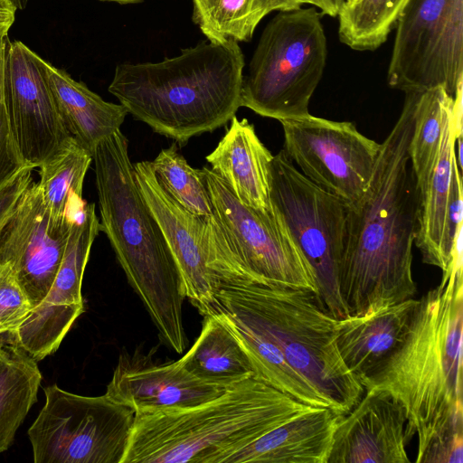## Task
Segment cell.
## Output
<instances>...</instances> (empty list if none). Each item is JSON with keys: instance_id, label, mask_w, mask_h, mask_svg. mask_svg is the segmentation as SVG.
I'll return each instance as SVG.
<instances>
[{"instance_id": "38", "label": "cell", "mask_w": 463, "mask_h": 463, "mask_svg": "<svg viewBox=\"0 0 463 463\" xmlns=\"http://www.w3.org/2000/svg\"><path fill=\"white\" fill-rule=\"evenodd\" d=\"M332 4L335 5V7L338 10H340L342 5L344 4L345 0H330Z\"/></svg>"}, {"instance_id": "6", "label": "cell", "mask_w": 463, "mask_h": 463, "mask_svg": "<svg viewBox=\"0 0 463 463\" xmlns=\"http://www.w3.org/2000/svg\"><path fill=\"white\" fill-rule=\"evenodd\" d=\"M216 312L264 335L337 414L347 413L361 399L364 389L337 349V319L322 309L313 292L252 282L222 283Z\"/></svg>"}, {"instance_id": "28", "label": "cell", "mask_w": 463, "mask_h": 463, "mask_svg": "<svg viewBox=\"0 0 463 463\" xmlns=\"http://www.w3.org/2000/svg\"><path fill=\"white\" fill-rule=\"evenodd\" d=\"M410 0H350L339 12V40L355 51H374L384 43Z\"/></svg>"}, {"instance_id": "39", "label": "cell", "mask_w": 463, "mask_h": 463, "mask_svg": "<svg viewBox=\"0 0 463 463\" xmlns=\"http://www.w3.org/2000/svg\"><path fill=\"white\" fill-rule=\"evenodd\" d=\"M345 1H350V0H345Z\"/></svg>"}, {"instance_id": "10", "label": "cell", "mask_w": 463, "mask_h": 463, "mask_svg": "<svg viewBox=\"0 0 463 463\" xmlns=\"http://www.w3.org/2000/svg\"><path fill=\"white\" fill-rule=\"evenodd\" d=\"M28 430L35 463H121L135 412L106 394L83 396L57 384Z\"/></svg>"}, {"instance_id": "33", "label": "cell", "mask_w": 463, "mask_h": 463, "mask_svg": "<svg viewBox=\"0 0 463 463\" xmlns=\"http://www.w3.org/2000/svg\"><path fill=\"white\" fill-rule=\"evenodd\" d=\"M33 169L31 165L24 166L0 189V234L14 213L21 196L33 182Z\"/></svg>"}, {"instance_id": "24", "label": "cell", "mask_w": 463, "mask_h": 463, "mask_svg": "<svg viewBox=\"0 0 463 463\" xmlns=\"http://www.w3.org/2000/svg\"><path fill=\"white\" fill-rule=\"evenodd\" d=\"M199 336L178 359L194 377L230 387L255 376L250 361L228 325L214 313L203 316Z\"/></svg>"}, {"instance_id": "5", "label": "cell", "mask_w": 463, "mask_h": 463, "mask_svg": "<svg viewBox=\"0 0 463 463\" xmlns=\"http://www.w3.org/2000/svg\"><path fill=\"white\" fill-rule=\"evenodd\" d=\"M311 408L251 376L196 406L135 415L121 463H226Z\"/></svg>"}, {"instance_id": "20", "label": "cell", "mask_w": 463, "mask_h": 463, "mask_svg": "<svg viewBox=\"0 0 463 463\" xmlns=\"http://www.w3.org/2000/svg\"><path fill=\"white\" fill-rule=\"evenodd\" d=\"M340 416L329 408L313 407L237 451L226 463H327Z\"/></svg>"}, {"instance_id": "22", "label": "cell", "mask_w": 463, "mask_h": 463, "mask_svg": "<svg viewBox=\"0 0 463 463\" xmlns=\"http://www.w3.org/2000/svg\"><path fill=\"white\" fill-rule=\"evenodd\" d=\"M63 123L71 137L91 154L105 137L120 128L128 114L121 104L104 100L65 71L43 61Z\"/></svg>"}, {"instance_id": "12", "label": "cell", "mask_w": 463, "mask_h": 463, "mask_svg": "<svg viewBox=\"0 0 463 463\" xmlns=\"http://www.w3.org/2000/svg\"><path fill=\"white\" fill-rule=\"evenodd\" d=\"M201 172L213 213L232 241L245 282L316 294L313 271L278 211L272 205L260 211L242 203L211 168L203 167Z\"/></svg>"}, {"instance_id": "31", "label": "cell", "mask_w": 463, "mask_h": 463, "mask_svg": "<svg viewBox=\"0 0 463 463\" xmlns=\"http://www.w3.org/2000/svg\"><path fill=\"white\" fill-rule=\"evenodd\" d=\"M8 37L0 38V189L22 168L24 161L10 122L5 98V52Z\"/></svg>"}, {"instance_id": "13", "label": "cell", "mask_w": 463, "mask_h": 463, "mask_svg": "<svg viewBox=\"0 0 463 463\" xmlns=\"http://www.w3.org/2000/svg\"><path fill=\"white\" fill-rule=\"evenodd\" d=\"M283 151L307 179L345 206L367 188L381 144L368 138L349 121L311 114L279 120Z\"/></svg>"}, {"instance_id": "17", "label": "cell", "mask_w": 463, "mask_h": 463, "mask_svg": "<svg viewBox=\"0 0 463 463\" xmlns=\"http://www.w3.org/2000/svg\"><path fill=\"white\" fill-rule=\"evenodd\" d=\"M364 396L336 424L327 463H409L402 404L389 392L365 389Z\"/></svg>"}, {"instance_id": "1", "label": "cell", "mask_w": 463, "mask_h": 463, "mask_svg": "<svg viewBox=\"0 0 463 463\" xmlns=\"http://www.w3.org/2000/svg\"><path fill=\"white\" fill-rule=\"evenodd\" d=\"M418 92L381 143L364 194L346 206L339 289L348 317L414 298L412 274L420 192L409 156Z\"/></svg>"}, {"instance_id": "30", "label": "cell", "mask_w": 463, "mask_h": 463, "mask_svg": "<svg viewBox=\"0 0 463 463\" xmlns=\"http://www.w3.org/2000/svg\"><path fill=\"white\" fill-rule=\"evenodd\" d=\"M252 3L253 0H193V18L208 41L246 42L256 28L251 17Z\"/></svg>"}, {"instance_id": "34", "label": "cell", "mask_w": 463, "mask_h": 463, "mask_svg": "<svg viewBox=\"0 0 463 463\" xmlns=\"http://www.w3.org/2000/svg\"><path fill=\"white\" fill-rule=\"evenodd\" d=\"M311 5L320 9L321 14L335 17L338 10L330 0H253L251 17L257 27L261 19L273 11L286 12L301 7L302 5Z\"/></svg>"}, {"instance_id": "2", "label": "cell", "mask_w": 463, "mask_h": 463, "mask_svg": "<svg viewBox=\"0 0 463 463\" xmlns=\"http://www.w3.org/2000/svg\"><path fill=\"white\" fill-rule=\"evenodd\" d=\"M462 243L457 242L439 284L418 299L392 352L360 382L389 392L417 435L415 462L435 439L463 433Z\"/></svg>"}, {"instance_id": "16", "label": "cell", "mask_w": 463, "mask_h": 463, "mask_svg": "<svg viewBox=\"0 0 463 463\" xmlns=\"http://www.w3.org/2000/svg\"><path fill=\"white\" fill-rule=\"evenodd\" d=\"M75 219L53 218L33 182L0 234V264L12 266L33 309L54 280Z\"/></svg>"}, {"instance_id": "37", "label": "cell", "mask_w": 463, "mask_h": 463, "mask_svg": "<svg viewBox=\"0 0 463 463\" xmlns=\"http://www.w3.org/2000/svg\"><path fill=\"white\" fill-rule=\"evenodd\" d=\"M99 1L117 2L118 4H135V3H139L143 0H99Z\"/></svg>"}, {"instance_id": "23", "label": "cell", "mask_w": 463, "mask_h": 463, "mask_svg": "<svg viewBox=\"0 0 463 463\" xmlns=\"http://www.w3.org/2000/svg\"><path fill=\"white\" fill-rule=\"evenodd\" d=\"M451 110L452 106L446 115L437 164L425 187L420 191L414 241L421 253L423 262L438 267L442 271L446 269L450 260L445 246V227L456 159Z\"/></svg>"}, {"instance_id": "15", "label": "cell", "mask_w": 463, "mask_h": 463, "mask_svg": "<svg viewBox=\"0 0 463 463\" xmlns=\"http://www.w3.org/2000/svg\"><path fill=\"white\" fill-rule=\"evenodd\" d=\"M99 232L95 204L86 203L83 213L71 225L61 263L46 297L15 332L5 334L37 362L59 348L84 312L82 279L91 246Z\"/></svg>"}, {"instance_id": "4", "label": "cell", "mask_w": 463, "mask_h": 463, "mask_svg": "<svg viewBox=\"0 0 463 463\" xmlns=\"http://www.w3.org/2000/svg\"><path fill=\"white\" fill-rule=\"evenodd\" d=\"M99 226L129 285L157 328L160 339L177 354L188 345L183 317L185 298L180 270L165 236L146 203L120 128L92 153Z\"/></svg>"}, {"instance_id": "7", "label": "cell", "mask_w": 463, "mask_h": 463, "mask_svg": "<svg viewBox=\"0 0 463 463\" xmlns=\"http://www.w3.org/2000/svg\"><path fill=\"white\" fill-rule=\"evenodd\" d=\"M327 57L316 7L279 12L263 30L243 75L241 107L277 120L309 115Z\"/></svg>"}, {"instance_id": "35", "label": "cell", "mask_w": 463, "mask_h": 463, "mask_svg": "<svg viewBox=\"0 0 463 463\" xmlns=\"http://www.w3.org/2000/svg\"><path fill=\"white\" fill-rule=\"evenodd\" d=\"M16 10L11 0H0V38L7 36L15 21Z\"/></svg>"}, {"instance_id": "36", "label": "cell", "mask_w": 463, "mask_h": 463, "mask_svg": "<svg viewBox=\"0 0 463 463\" xmlns=\"http://www.w3.org/2000/svg\"><path fill=\"white\" fill-rule=\"evenodd\" d=\"M17 10H24L28 3V0H11Z\"/></svg>"}, {"instance_id": "9", "label": "cell", "mask_w": 463, "mask_h": 463, "mask_svg": "<svg viewBox=\"0 0 463 463\" xmlns=\"http://www.w3.org/2000/svg\"><path fill=\"white\" fill-rule=\"evenodd\" d=\"M140 193L156 220L180 270L185 298L203 315L212 314L222 283L245 282L232 241L213 213L199 216L169 196L150 161L134 165Z\"/></svg>"}, {"instance_id": "8", "label": "cell", "mask_w": 463, "mask_h": 463, "mask_svg": "<svg viewBox=\"0 0 463 463\" xmlns=\"http://www.w3.org/2000/svg\"><path fill=\"white\" fill-rule=\"evenodd\" d=\"M269 200L309 264L317 304L335 319L348 317L339 289L346 206L307 179L285 152L273 156Z\"/></svg>"}, {"instance_id": "26", "label": "cell", "mask_w": 463, "mask_h": 463, "mask_svg": "<svg viewBox=\"0 0 463 463\" xmlns=\"http://www.w3.org/2000/svg\"><path fill=\"white\" fill-rule=\"evenodd\" d=\"M91 162L92 154L73 140L39 167L38 184L53 218L71 217L68 215L71 209L86 203L82 199V188Z\"/></svg>"}, {"instance_id": "18", "label": "cell", "mask_w": 463, "mask_h": 463, "mask_svg": "<svg viewBox=\"0 0 463 463\" xmlns=\"http://www.w3.org/2000/svg\"><path fill=\"white\" fill-rule=\"evenodd\" d=\"M228 388L194 377L178 360L155 364L142 354H123L105 394L139 415L194 407Z\"/></svg>"}, {"instance_id": "3", "label": "cell", "mask_w": 463, "mask_h": 463, "mask_svg": "<svg viewBox=\"0 0 463 463\" xmlns=\"http://www.w3.org/2000/svg\"><path fill=\"white\" fill-rule=\"evenodd\" d=\"M244 65L238 42L207 40L158 62L118 64L108 90L136 119L184 146L236 115Z\"/></svg>"}, {"instance_id": "11", "label": "cell", "mask_w": 463, "mask_h": 463, "mask_svg": "<svg viewBox=\"0 0 463 463\" xmlns=\"http://www.w3.org/2000/svg\"><path fill=\"white\" fill-rule=\"evenodd\" d=\"M387 72L391 88L420 92L463 86V0H410L396 25Z\"/></svg>"}, {"instance_id": "14", "label": "cell", "mask_w": 463, "mask_h": 463, "mask_svg": "<svg viewBox=\"0 0 463 463\" xmlns=\"http://www.w3.org/2000/svg\"><path fill=\"white\" fill-rule=\"evenodd\" d=\"M43 61L22 42L7 40L5 83L8 114L21 156L33 168L74 140L58 109Z\"/></svg>"}, {"instance_id": "29", "label": "cell", "mask_w": 463, "mask_h": 463, "mask_svg": "<svg viewBox=\"0 0 463 463\" xmlns=\"http://www.w3.org/2000/svg\"><path fill=\"white\" fill-rule=\"evenodd\" d=\"M150 163L161 187L181 206L199 216L213 213L201 169L187 163L175 142L162 149Z\"/></svg>"}, {"instance_id": "27", "label": "cell", "mask_w": 463, "mask_h": 463, "mask_svg": "<svg viewBox=\"0 0 463 463\" xmlns=\"http://www.w3.org/2000/svg\"><path fill=\"white\" fill-rule=\"evenodd\" d=\"M453 99L442 87L418 93L408 151L419 192L425 187L437 164L446 115Z\"/></svg>"}, {"instance_id": "19", "label": "cell", "mask_w": 463, "mask_h": 463, "mask_svg": "<svg viewBox=\"0 0 463 463\" xmlns=\"http://www.w3.org/2000/svg\"><path fill=\"white\" fill-rule=\"evenodd\" d=\"M273 155L259 138L254 126L236 115L216 147L206 156L219 175L242 203L267 211Z\"/></svg>"}, {"instance_id": "25", "label": "cell", "mask_w": 463, "mask_h": 463, "mask_svg": "<svg viewBox=\"0 0 463 463\" xmlns=\"http://www.w3.org/2000/svg\"><path fill=\"white\" fill-rule=\"evenodd\" d=\"M0 335V453L12 445L16 431L37 401L42 373L25 350Z\"/></svg>"}, {"instance_id": "32", "label": "cell", "mask_w": 463, "mask_h": 463, "mask_svg": "<svg viewBox=\"0 0 463 463\" xmlns=\"http://www.w3.org/2000/svg\"><path fill=\"white\" fill-rule=\"evenodd\" d=\"M33 310L9 263L0 264V335L15 332Z\"/></svg>"}, {"instance_id": "21", "label": "cell", "mask_w": 463, "mask_h": 463, "mask_svg": "<svg viewBox=\"0 0 463 463\" xmlns=\"http://www.w3.org/2000/svg\"><path fill=\"white\" fill-rule=\"evenodd\" d=\"M417 304L418 299L412 298L367 315L337 319V349L346 367L359 381L371 373L401 342Z\"/></svg>"}]
</instances>
